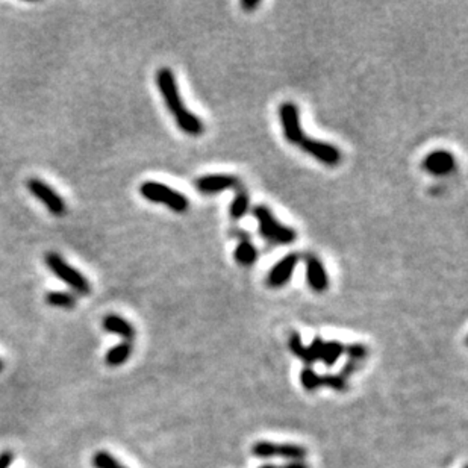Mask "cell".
Here are the masks:
<instances>
[{
	"label": "cell",
	"instance_id": "obj_18",
	"mask_svg": "<svg viewBox=\"0 0 468 468\" xmlns=\"http://www.w3.org/2000/svg\"><path fill=\"white\" fill-rule=\"evenodd\" d=\"M46 302L53 308L73 309L76 307V297L72 293L65 291H51L46 294Z\"/></svg>",
	"mask_w": 468,
	"mask_h": 468
},
{
	"label": "cell",
	"instance_id": "obj_2",
	"mask_svg": "<svg viewBox=\"0 0 468 468\" xmlns=\"http://www.w3.org/2000/svg\"><path fill=\"white\" fill-rule=\"evenodd\" d=\"M253 217L258 222V229H260L261 236L265 238L267 241L279 246H288L293 244L295 238H297L294 229L282 225L265 205L255 206Z\"/></svg>",
	"mask_w": 468,
	"mask_h": 468
},
{
	"label": "cell",
	"instance_id": "obj_5",
	"mask_svg": "<svg viewBox=\"0 0 468 468\" xmlns=\"http://www.w3.org/2000/svg\"><path fill=\"white\" fill-rule=\"evenodd\" d=\"M252 455L261 460H269V457H283L290 461H305L308 456L307 447L297 444H283V443H272V441H258L252 446Z\"/></svg>",
	"mask_w": 468,
	"mask_h": 468
},
{
	"label": "cell",
	"instance_id": "obj_29",
	"mask_svg": "<svg viewBox=\"0 0 468 468\" xmlns=\"http://www.w3.org/2000/svg\"><path fill=\"white\" fill-rule=\"evenodd\" d=\"M2 370H4V361L0 359V371H2Z\"/></svg>",
	"mask_w": 468,
	"mask_h": 468
},
{
	"label": "cell",
	"instance_id": "obj_11",
	"mask_svg": "<svg viewBox=\"0 0 468 468\" xmlns=\"http://www.w3.org/2000/svg\"><path fill=\"white\" fill-rule=\"evenodd\" d=\"M307 282L315 293H324L329 288V276L317 256L307 258Z\"/></svg>",
	"mask_w": 468,
	"mask_h": 468
},
{
	"label": "cell",
	"instance_id": "obj_4",
	"mask_svg": "<svg viewBox=\"0 0 468 468\" xmlns=\"http://www.w3.org/2000/svg\"><path fill=\"white\" fill-rule=\"evenodd\" d=\"M44 261H46L47 267L51 269V272L55 276H58V278L64 283L69 285L73 291H76L81 295H88L90 294L91 286H90L88 281L85 279V276L81 272L74 270L72 265L67 264L58 253L49 252L46 255Z\"/></svg>",
	"mask_w": 468,
	"mask_h": 468
},
{
	"label": "cell",
	"instance_id": "obj_21",
	"mask_svg": "<svg viewBox=\"0 0 468 468\" xmlns=\"http://www.w3.org/2000/svg\"><path fill=\"white\" fill-rule=\"evenodd\" d=\"M91 464H93L94 468H126L125 465H121L119 462L117 457H114L107 450L95 452L94 456H93V460H91Z\"/></svg>",
	"mask_w": 468,
	"mask_h": 468
},
{
	"label": "cell",
	"instance_id": "obj_19",
	"mask_svg": "<svg viewBox=\"0 0 468 468\" xmlns=\"http://www.w3.org/2000/svg\"><path fill=\"white\" fill-rule=\"evenodd\" d=\"M288 346H290V350L294 356H297L299 359L303 361V364L307 366V367H312V361L309 358V352H308V346H305V344L302 342V337H300V333L299 332H293L291 335H290V340H288Z\"/></svg>",
	"mask_w": 468,
	"mask_h": 468
},
{
	"label": "cell",
	"instance_id": "obj_8",
	"mask_svg": "<svg viewBox=\"0 0 468 468\" xmlns=\"http://www.w3.org/2000/svg\"><path fill=\"white\" fill-rule=\"evenodd\" d=\"M299 147L307 152L308 155L320 161L321 164L328 167H335L341 162V152L338 147L329 145V142L319 141L314 138H303V141L299 145Z\"/></svg>",
	"mask_w": 468,
	"mask_h": 468
},
{
	"label": "cell",
	"instance_id": "obj_25",
	"mask_svg": "<svg viewBox=\"0 0 468 468\" xmlns=\"http://www.w3.org/2000/svg\"><path fill=\"white\" fill-rule=\"evenodd\" d=\"M358 367H359V362L349 359V361L346 362V364L342 366V368H341V371H340V376H342L344 379L349 380V377H350L353 373H355V371L358 370Z\"/></svg>",
	"mask_w": 468,
	"mask_h": 468
},
{
	"label": "cell",
	"instance_id": "obj_6",
	"mask_svg": "<svg viewBox=\"0 0 468 468\" xmlns=\"http://www.w3.org/2000/svg\"><path fill=\"white\" fill-rule=\"evenodd\" d=\"M26 185H27V189L31 191V194L40 200V202L47 209H49L51 214H53L56 217L65 214L67 206H65V202L62 200V197L58 193H56L53 188H51L46 182H43L41 179L31 178L26 182Z\"/></svg>",
	"mask_w": 468,
	"mask_h": 468
},
{
	"label": "cell",
	"instance_id": "obj_26",
	"mask_svg": "<svg viewBox=\"0 0 468 468\" xmlns=\"http://www.w3.org/2000/svg\"><path fill=\"white\" fill-rule=\"evenodd\" d=\"M258 468H311L305 461H291L285 465H272V464H265Z\"/></svg>",
	"mask_w": 468,
	"mask_h": 468
},
{
	"label": "cell",
	"instance_id": "obj_12",
	"mask_svg": "<svg viewBox=\"0 0 468 468\" xmlns=\"http://www.w3.org/2000/svg\"><path fill=\"white\" fill-rule=\"evenodd\" d=\"M236 185L238 179L231 175H208L196 180V188L203 194H215Z\"/></svg>",
	"mask_w": 468,
	"mask_h": 468
},
{
	"label": "cell",
	"instance_id": "obj_15",
	"mask_svg": "<svg viewBox=\"0 0 468 468\" xmlns=\"http://www.w3.org/2000/svg\"><path fill=\"white\" fill-rule=\"evenodd\" d=\"M234 258L240 265L250 267L258 260V250H256V247L253 246L252 241L241 240L235 247Z\"/></svg>",
	"mask_w": 468,
	"mask_h": 468
},
{
	"label": "cell",
	"instance_id": "obj_20",
	"mask_svg": "<svg viewBox=\"0 0 468 468\" xmlns=\"http://www.w3.org/2000/svg\"><path fill=\"white\" fill-rule=\"evenodd\" d=\"M300 382L307 391H317L321 388V375H319L312 367H305L300 371Z\"/></svg>",
	"mask_w": 468,
	"mask_h": 468
},
{
	"label": "cell",
	"instance_id": "obj_3",
	"mask_svg": "<svg viewBox=\"0 0 468 468\" xmlns=\"http://www.w3.org/2000/svg\"><path fill=\"white\" fill-rule=\"evenodd\" d=\"M140 194L152 203L166 205L173 213L184 214L188 211L189 206L188 199L182 193H179V191L173 189L168 185L154 182V180H147V182L141 184Z\"/></svg>",
	"mask_w": 468,
	"mask_h": 468
},
{
	"label": "cell",
	"instance_id": "obj_16",
	"mask_svg": "<svg viewBox=\"0 0 468 468\" xmlns=\"http://www.w3.org/2000/svg\"><path fill=\"white\" fill-rule=\"evenodd\" d=\"M342 353H344V344L342 342H340L337 340L324 341L320 361H323V364L326 366L328 368H330V367L335 366V362L341 358Z\"/></svg>",
	"mask_w": 468,
	"mask_h": 468
},
{
	"label": "cell",
	"instance_id": "obj_14",
	"mask_svg": "<svg viewBox=\"0 0 468 468\" xmlns=\"http://www.w3.org/2000/svg\"><path fill=\"white\" fill-rule=\"evenodd\" d=\"M132 352H133L132 342L123 341L107 352V355H105V362H107L109 367H120L132 356Z\"/></svg>",
	"mask_w": 468,
	"mask_h": 468
},
{
	"label": "cell",
	"instance_id": "obj_13",
	"mask_svg": "<svg viewBox=\"0 0 468 468\" xmlns=\"http://www.w3.org/2000/svg\"><path fill=\"white\" fill-rule=\"evenodd\" d=\"M102 328L109 333H114V335L121 337L126 342H132L133 338H135V328H133V324L117 314L105 315L102 320Z\"/></svg>",
	"mask_w": 468,
	"mask_h": 468
},
{
	"label": "cell",
	"instance_id": "obj_7",
	"mask_svg": "<svg viewBox=\"0 0 468 468\" xmlns=\"http://www.w3.org/2000/svg\"><path fill=\"white\" fill-rule=\"evenodd\" d=\"M279 120L283 131V137L288 140L291 145H300L305 138V133L300 123V112L293 102H285L279 108Z\"/></svg>",
	"mask_w": 468,
	"mask_h": 468
},
{
	"label": "cell",
	"instance_id": "obj_28",
	"mask_svg": "<svg viewBox=\"0 0 468 468\" xmlns=\"http://www.w3.org/2000/svg\"><path fill=\"white\" fill-rule=\"evenodd\" d=\"M241 6L246 9V11H253L255 8L260 6V2H258V0H243Z\"/></svg>",
	"mask_w": 468,
	"mask_h": 468
},
{
	"label": "cell",
	"instance_id": "obj_22",
	"mask_svg": "<svg viewBox=\"0 0 468 468\" xmlns=\"http://www.w3.org/2000/svg\"><path fill=\"white\" fill-rule=\"evenodd\" d=\"M321 387H328L333 391H338V393H344V391L349 389V380L340 376V373L338 375L326 373L321 376Z\"/></svg>",
	"mask_w": 468,
	"mask_h": 468
},
{
	"label": "cell",
	"instance_id": "obj_24",
	"mask_svg": "<svg viewBox=\"0 0 468 468\" xmlns=\"http://www.w3.org/2000/svg\"><path fill=\"white\" fill-rule=\"evenodd\" d=\"M323 346H324V340H323L321 337H315V338L312 340V342L308 346L309 358H311V361H312V364H315V362L320 361Z\"/></svg>",
	"mask_w": 468,
	"mask_h": 468
},
{
	"label": "cell",
	"instance_id": "obj_9",
	"mask_svg": "<svg viewBox=\"0 0 468 468\" xmlns=\"http://www.w3.org/2000/svg\"><path fill=\"white\" fill-rule=\"evenodd\" d=\"M299 264V256L297 253H288L283 256L279 262L273 265L269 276H267V283L272 288H281V286L286 285L290 282L291 276L295 270V267Z\"/></svg>",
	"mask_w": 468,
	"mask_h": 468
},
{
	"label": "cell",
	"instance_id": "obj_10",
	"mask_svg": "<svg viewBox=\"0 0 468 468\" xmlns=\"http://www.w3.org/2000/svg\"><path fill=\"white\" fill-rule=\"evenodd\" d=\"M456 167V159L453 154L447 150H435L429 154L423 161V168L427 173L435 176L450 175Z\"/></svg>",
	"mask_w": 468,
	"mask_h": 468
},
{
	"label": "cell",
	"instance_id": "obj_1",
	"mask_svg": "<svg viewBox=\"0 0 468 468\" xmlns=\"http://www.w3.org/2000/svg\"><path fill=\"white\" fill-rule=\"evenodd\" d=\"M156 83H158V88H159L162 99H164L168 111L171 112V116L175 117L179 129L191 137L202 135L203 129H205L203 123L196 116V114L187 109V107L182 102V98H180V93H179L173 72L167 69V67H164V69H159L156 73Z\"/></svg>",
	"mask_w": 468,
	"mask_h": 468
},
{
	"label": "cell",
	"instance_id": "obj_17",
	"mask_svg": "<svg viewBox=\"0 0 468 468\" xmlns=\"http://www.w3.org/2000/svg\"><path fill=\"white\" fill-rule=\"evenodd\" d=\"M249 208H250L249 194H247L244 189H240V191H236V194L231 203V208H229V215H231L232 220H240L247 214Z\"/></svg>",
	"mask_w": 468,
	"mask_h": 468
},
{
	"label": "cell",
	"instance_id": "obj_23",
	"mask_svg": "<svg viewBox=\"0 0 468 468\" xmlns=\"http://www.w3.org/2000/svg\"><path fill=\"white\" fill-rule=\"evenodd\" d=\"M344 353L349 356V359L361 362L368 356V349L361 342H352L349 346H344Z\"/></svg>",
	"mask_w": 468,
	"mask_h": 468
},
{
	"label": "cell",
	"instance_id": "obj_27",
	"mask_svg": "<svg viewBox=\"0 0 468 468\" xmlns=\"http://www.w3.org/2000/svg\"><path fill=\"white\" fill-rule=\"evenodd\" d=\"M14 461V453L11 450H4L0 453V468H11Z\"/></svg>",
	"mask_w": 468,
	"mask_h": 468
},
{
	"label": "cell",
	"instance_id": "obj_30",
	"mask_svg": "<svg viewBox=\"0 0 468 468\" xmlns=\"http://www.w3.org/2000/svg\"><path fill=\"white\" fill-rule=\"evenodd\" d=\"M464 468H467V467H464Z\"/></svg>",
	"mask_w": 468,
	"mask_h": 468
}]
</instances>
